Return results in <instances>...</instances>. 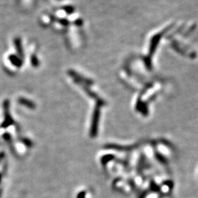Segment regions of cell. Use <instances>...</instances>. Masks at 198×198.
<instances>
[{
    "label": "cell",
    "instance_id": "obj_2",
    "mask_svg": "<svg viewBox=\"0 0 198 198\" xmlns=\"http://www.w3.org/2000/svg\"><path fill=\"white\" fill-rule=\"evenodd\" d=\"M15 43H16V47H17L18 51L21 54V55H22V50H21V43H20V41L19 39H16Z\"/></svg>",
    "mask_w": 198,
    "mask_h": 198
},
{
    "label": "cell",
    "instance_id": "obj_1",
    "mask_svg": "<svg viewBox=\"0 0 198 198\" xmlns=\"http://www.w3.org/2000/svg\"><path fill=\"white\" fill-rule=\"evenodd\" d=\"M10 62H11L13 65H15L16 67H21V60H20L16 56L11 55L10 57Z\"/></svg>",
    "mask_w": 198,
    "mask_h": 198
}]
</instances>
